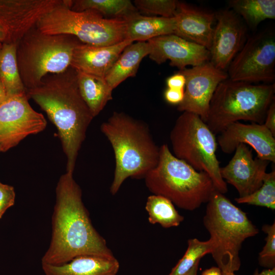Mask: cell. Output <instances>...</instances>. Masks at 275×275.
<instances>
[{
	"label": "cell",
	"instance_id": "1",
	"mask_svg": "<svg viewBox=\"0 0 275 275\" xmlns=\"http://www.w3.org/2000/svg\"><path fill=\"white\" fill-rule=\"evenodd\" d=\"M56 194L50 242L41 264L61 265L84 255L114 256L92 225L73 173L60 177Z\"/></svg>",
	"mask_w": 275,
	"mask_h": 275
},
{
	"label": "cell",
	"instance_id": "2",
	"mask_svg": "<svg viewBox=\"0 0 275 275\" xmlns=\"http://www.w3.org/2000/svg\"><path fill=\"white\" fill-rule=\"evenodd\" d=\"M56 126L67 159L66 172L73 173L79 150L94 118L82 98L76 71L70 66L65 71L45 76L41 84L26 90Z\"/></svg>",
	"mask_w": 275,
	"mask_h": 275
},
{
	"label": "cell",
	"instance_id": "3",
	"mask_svg": "<svg viewBox=\"0 0 275 275\" xmlns=\"http://www.w3.org/2000/svg\"><path fill=\"white\" fill-rule=\"evenodd\" d=\"M100 129L114 152L115 169L110 192L115 195L126 179L144 178L157 165L160 147L147 124L123 112H114Z\"/></svg>",
	"mask_w": 275,
	"mask_h": 275
},
{
	"label": "cell",
	"instance_id": "4",
	"mask_svg": "<svg viewBox=\"0 0 275 275\" xmlns=\"http://www.w3.org/2000/svg\"><path fill=\"white\" fill-rule=\"evenodd\" d=\"M203 225L212 242L210 253L223 273L239 269V251L244 240L258 234L259 229L246 213L216 189L207 203Z\"/></svg>",
	"mask_w": 275,
	"mask_h": 275
},
{
	"label": "cell",
	"instance_id": "5",
	"mask_svg": "<svg viewBox=\"0 0 275 275\" xmlns=\"http://www.w3.org/2000/svg\"><path fill=\"white\" fill-rule=\"evenodd\" d=\"M144 178L153 195L163 196L179 208L189 211L207 203L216 189L206 173L198 171L177 158L167 144L160 147L157 165Z\"/></svg>",
	"mask_w": 275,
	"mask_h": 275
},
{
	"label": "cell",
	"instance_id": "6",
	"mask_svg": "<svg viewBox=\"0 0 275 275\" xmlns=\"http://www.w3.org/2000/svg\"><path fill=\"white\" fill-rule=\"evenodd\" d=\"M274 93V83L255 84L228 78L217 87L205 123L214 134L241 120L263 124Z\"/></svg>",
	"mask_w": 275,
	"mask_h": 275
},
{
	"label": "cell",
	"instance_id": "7",
	"mask_svg": "<svg viewBox=\"0 0 275 275\" xmlns=\"http://www.w3.org/2000/svg\"><path fill=\"white\" fill-rule=\"evenodd\" d=\"M81 42L68 34H47L36 26L17 44L16 57L20 75L26 90L39 85L48 74L65 71L70 66L73 51Z\"/></svg>",
	"mask_w": 275,
	"mask_h": 275
},
{
	"label": "cell",
	"instance_id": "8",
	"mask_svg": "<svg viewBox=\"0 0 275 275\" xmlns=\"http://www.w3.org/2000/svg\"><path fill=\"white\" fill-rule=\"evenodd\" d=\"M72 0H64L43 16L36 24L47 34H68L81 43L108 46L127 39L125 21L122 18H105L94 10L75 11L70 9Z\"/></svg>",
	"mask_w": 275,
	"mask_h": 275
},
{
	"label": "cell",
	"instance_id": "9",
	"mask_svg": "<svg viewBox=\"0 0 275 275\" xmlns=\"http://www.w3.org/2000/svg\"><path fill=\"white\" fill-rule=\"evenodd\" d=\"M170 139L175 156L196 170L206 173L220 193L228 191L220 173L215 134L198 115L182 112L170 132Z\"/></svg>",
	"mask_w": 275,
	"mask_h": 275
},
{
	"label": "cell",
	"instance_id": "10",
	"mask_svg": "<svg viewBox=\"0 0 275 275\" xmlns=\"http://www.w3.org/2000/svg\"><path fill=\"white\" fill-rule=\"evenodd\" d=\"M228 69L232 81L272 84L275 79V38L265 31L248 38Z\"/></svg>",
	"mask_w": 275,
	"mask_h": 275
},
{
	"label": "cell",
	"instance_id": "11",
	"mask_svg": "<svg viewBox=\"0 0 275 275\" xmlns=\"http://www.w3.org/2000/svg\"><path fill=\"white\" fill-rule=\"evenodd\" d=\"M47 122L31 106L26 92L7 97L0 104V150L5 152L28 136L42 131Z\"/></svg>",
	"mask_w": 275,
	"mask_h": 275
},
{
	"label": "cell",
	"instance_id": "12",
	"mask_svg": "<svg viewBox=\"0 0 275 275\" xmlns=\"http://www.w3.org/2000/svg\"><path fill=\"white\" fill-rule=\"evenodd\" d=\"M179 72L185 76L186 83L184 98L177 109L195 114L206 122L213 95L219 84L228 78L227 73L209 61Z\"/></svg>",
	"mask_w": 275,
	"mask_h": 275
},
{
	"label": "cell",
	"instance_id": "13",
	"mask_svg": "<svg viewBox=\"0 0 275 275\" xmlns=\"http://www.w3.org/2000/svg\"><path fill=\"white\" fill-rule=\"evenodd\" d=\"M64 0H0V25L6 34L4 43H16L45 14Z\"/></svg>",
	"mask_w": 275,
	"mask_h": 275
},
{
	"label": "cell",
	"instance_id": "14",
	"mask_svg": "<svg viewBox=\"0 0 275 275\" xmlns=\"http://www.w3.org/2000/svg\"><path fill=\"white\" fill-rule=\"evenodd\" d=\"M215 18L216 24L213 28L209 62L225 71L245 42L246 29L231 9L219 11Z\"/></svg>",
	"mask_w": 275,
	"mask_h": 275
},
{
	"label": "cell",
	"instance_id": "15",
	"mask_svg": "<svg viewBox=\"0 0 275 275\" xmlns=\"http://www.w3.org/2000/svg\"><path fill=\"white\" fill-rule=\"evenodd\" d=\"M229 163L221 167L220 173L226 182L233 185L239 197L250 195L263 184L269 161L256 157L246 145L240 144Z\"/></svg>",
	"mask_w": 275,
	"mask_h": 275
},
{
	"label": "cell",
	"instance_id": "16",
	"mask_svg": "<svg viewBox=\"0 0 275 275\" xmlns=\"http://www.w3.org/2000/svg\"><path fill=\"white\" fill-rule=\"evenodd\" d=\"M274 137L263 124L236 122L219 133L217 143L226 154L234 152L240 144L249 145L257 154V157L274 163Z\"/></svg>",
	"mask_w": 275,
	"mask_h": 275
},
{
	"label": "cell",
	"instance_id": "17",
	"mask_svg": "<svg viewBox=\"0 0 275 275\" xmlns=\"http://www.w3.org/2000/svg\"><path fill=\"white\" fill-rule=\"evenodd\" d=\"M147 42L151 47L149 58L158 64L169 60L171 66L180 70L210 60V52L206 48L175 34L157 37Z\"/></svg>",
	"mask_w": 275,
	"mask_h": 275
},
{
	"label": "cell",
	"instance_id": "18",
	"mask_svg": "<svg viewBox=\"0 0 275 275\" xmlns=\"http://www.w3.org/2000/svg\"><path fill=\"white\" fill-rule=\"evenodd\" d=\"M133 42L126 39L108 46L81 43L73 51L70 67L76 71L105 78L123 50Z\"/></svg>",
	"mask_w": 275,
	"mask_h": 275
},
{
	"label": "cell",
	"instance_id": "19",
	"mask_svg": "<svg viewBox=\"0 0 275 275\" xmlns=\"http://www.w3.org/2000/svg\"><path fill=\"white\" fill-rule=\"evenodd\" d=\"M174 17L175 35L204 46L209 51L214 13L178 2Z\"/></svg>",
	"mask_w": 275,
	"mask_h": 275
},
{
	"label": "cell",
	"instance_id": "20",
	"mask_svg": "<svg viewBox=\"0 0 275 275\" xmlns=\"http://www.w3.org/2000/svg\"><path fill=\"white\" fill-rule=\"evenodd\" d=\"M119 268L115 256L84 255L61 265L42 264L45 275H117Z\"/></svg>",
	"mask_w": 275,
	"mask_h": 275
},
{
	"label": "cell",
	"instance_id": "21",
	"mask_svg": "<svg viewBox=\"0 0 275 275\" xmlns=\"http://www.w3.org/2000/svg\"><path fill=\"white\" fill-rule=\"evenodd\" d=\"M126 39L148 41L161 36L174 34L175 20L173 17L142 15L140 12L124 18Z\"/></svg>",
	"mask_w": 275,
	"mask_h": 275
},
{
	"label": "cell",
	"instance_id": "22",
	"mask_svg": "<svg viewBox=\"0 0 275 275\" xmlns=\"http://www.w3.org/2000/svg\"><path fill=\"white\" fill-rule=\"evenodd\" d=\"M150 51L147 41H138L128 45L105 76L111 88L114 90L128 77L134 76L143 59Z\"/></svg>",
	"mask_w": 275,
	"mask_h": 275
},
{
	"label": "cell",
	"instance_id": "23",
	"mask_svg": "<svg viewBox=\"0 0 275 275\" xmlns=\"http://www.w3.org/2000/svg\"><path fill=\"white\" fill-rule=\"evenodd\" d=\"M80 95L93 117L97 116L113 99V89L104 78L76 71Z\"/></svg>",
	"mask_w": 275,
	"mask_h": 275
},
{
	"label": "cell",
	"instance_id": "24",
	"mask_svg": "<svg viewBox=\"0 0 275 275\" xmlns=\"http://www.w3.org/2000/svg\"><path fill=\"white\" fill-rule=\"evenodd\" d=\"M17 44L3 43L0 50V81L7 97L26 92L17 62Z\"/></svg>",
	"mask_w": 275,
	"mask_h": 275
},
{
	"label": "cell",
	"instance_id": "25",
	"mask_svg": "<svg viewBox=\"0 0 275 275\" xmlns=\"http://www.w3.org/2000/svg\"><path fill=\"white\" fill-rule=\"evenodd\" d=\"M229 5L251 28L257 27L266 19L275 18L274 0H231Z\"/></svg>",
	"mask_w": 275,
	"mask_h": 275
},
{
	"label": "cell",
	"instance_id": "26",
	"mask_svg": "<svg viewBox=\"0 0 275 275\" xmlns=\"http://www.w3.org/2000/svg\"><path fill=\"white\" fill-rule=\"evenodd\" d=\"M70 9L75 11L94 10L109 18H122L140 12L129 0H72Z\"/></svg>",
	"mask_w": 275,
	"mask_h": 275
},
{
	"label": "cell",
	"instance_id": "27",
	"mask_svg": "<svg viewBox=\"0 0 275 275\" xmlns=\"http://www.w3.org/2000/svg\"><path fill=\"white\" fill-rule=\"evenodd\" d=\"M145 209L148 214L149 223L159 224L164 228L177 227L184 221V217L178 213L173 203L160 195L149 196Z\"/></svg>",
	"mask_w": 275,
	"mask_h": 275
},
{
	"label": "cell",
	"instance_id": "28",
	"mask_svg": "<svg viewBox=\"0 0 275 275\" xmlns=\"http://www.w3.org/2000/svg\"><path fill=\"white\" fill-rule=\"evenodd\" d=\"M212 251V242L209 239L200 241L197 238L187 241V248L177 264L168 275H184L201 258Z\"/></svg>",
	"mask_w": 275,
	"mask_h": 275
},
{
	"label": "cell",
	"instance_id": "29",
	"mask_svg": "<svg viewBox=\"0 0 275 275\" xmlns=\"http://www.w3.org/2000/svg\"><path fill=\"white\" fill-rule=\"evenodd\" d=\"M235 201L238 204L266 207L275 209V171L266 173L261 186L252 194L243 197H238Z\"/></svg>",
	"mask_w": 275,
	"mask_h": 275
},
{
	"label": "cell",
	"instance_id": "30",
	"mask_svg": "<svg viewBox=\"0 0 275 275\" xmlns=\"http://www.w3.org/2000/svg\"><path fill=\"white\" fill-rule=\"evenodd\" d=\"M135 7L148 14L164 17L174 16L178 1L175 0H135Z\"/></svg>",
	"mask_w": 275,
	"mask_h": 275
},
{
	"label": "cell",
	"instance_id": "31",
	"mask_svg": "<svg viewBox=\"0 0 275 275\" xmlns=\"http://www.w3.org/2000/svg\"><path fill=\"white\" fill-rule=\"evenodd\" d=\"M262 230L267 234L265 244L259 253L258 261L260 266L266 269L275 268V223L265 224Z\"/></svg>",
	"mask_w": 275,
	"mask_h": 275
},
{
	"label": "cell",
	"instance_id": "32",
	"mask_svg": "<svg viewBox=\"0 0 275 275\" xmlns=\"http://www.w3.org/2000/svg\"><path fill=\"white\" fill-rule=\"evenodd\" d=\"M15 200L14 187L0 182V219L6 210L14 205Z\"/></svg>",
	"mask_w": 275,
	"mask_h": 275
},
{
	"label": "cell",
	"instance_id": "33",
	"mask_svg": "<svg viewBox=\"0 0 275 275\" xmlns=\"http://www.w3.org/2000/svg\"><path fill=\"white\" fill-rule=\"evenodd\" d=\"M168 88L184 90L186 79L180 72L170 76L166 80Z\"/></svg>",
	"mask_w": 275,
	"mask_h": 275
},
{
	"label": "cell",
	"instance_id": "34",
	"mask_svg": "<svg viewBox=\"0 0 275 275\" xmlns=\"http://www.w3.org/2000/svg\"><path fill=\"white\" fill-rule=\"evenodd\" d=\"M184 90L167 88L164 93L165 100L171 104H179L184 98Z\"/></svg>",
	"mask_w": 275,
	"mask_h": 275
},
{
	"label": "cell",
	"instance_id": "35",
	"mask_svg": "<svg viewBox=\"0 0 275 275\" xmlns=\"http://www.w3.org/2000/svg\"><path fill=\"white\" fill-rule=\"evenodd\" d=\"M263 124L275 136V100L271 103L267 112Z\"/></svg>",
	"mask_w": 275,
	"mask_h": 275
},
{
	"label": "cell",
	"instance_id": "36",
	"mask_svg": "<svg viewBox=\"0 0 275 275\" xmlns=\"http://www.w3.org/2000/svg\"><path fill=\"white\" fill-rule=\"evenodd\" d=\"M202 275H224L221 269L215 266L211 267L205 270Z\"/></svg>",
	"mask_w": 275,
	"mask_h": 275
},
{
	"label": "cell",
	"instance_id": "37",
	"mask_svg": "<svg viewBox=\"0 0 275 275\" xmlns=\"http://www.w3.org/2000/svg\"><path fill=\"white\" fill-rule=\"evenodd\" d=\"M254 275H275V268L272 269H265L261 272L256 269Z\"/></svg>",
	"mask_w": 275,
	"mask_h": 275
},
{
	"label": "cell",
	"instance_id": "38",
	"mask_svg": "<svg viewBox=\"0 0 275 275\" xmlns=\"http://www.w3.org/2000/svg\"><path fill=\"white\" fill-rule=\"evenodd\" d=\"M7 97V95L5 89L0 81V104L5 100Z\"/></svg>",
	"mask_w": 275,
	"mask_h": 275
},
{
	"label": "cell",
	"instance_id": "39",
	"mask_svg": "<svg viewBox=\"0 0 275 275\" xmlns=\"http://www.w3.org/2000/svg\"><path fill=\"white\" fill-rule=\"evenodd\" d=\"M200 261V260L198 261L195 265L184 275H197Z\"/></svg>",
	"mask_w": 275,
	"mask_h": 275
},
{
	"label": "cell",
	"instance_id": "40",
	"mask_svg": "<svg viewBox=\"0 0 275 275\" xmlns=\"http://www.w3.org/2000/svg\"><path fill=\"white\" fill-rule=\"evenodd\" d=\"M6 34L3 28L0 25V42L4 43L6 41Z\"/></svg>",
	"mask_w": 275,
	"mask_h": 275
},
{
	"label": "cell",
	"instance_id": "41",
	"mask_svg": "<svg viewBox=\"0 0 275 275\" xmlns=\"http://www.w3.org/2000/svg\"><path fill=\"white\" fill-rule=\"evenodd\" d=\"M224 275H236L234 273H224Z\"/></svg>",
	"mask_w": 275,
	"mask_h": 275
},
{
	"label": "cell",
	"instance_id": "42",
	"mask_svg": "<svg viewBox=\"0 0 275 275\" xmlns=\"http://www.w3.org/2000/svg\"><path fill=\"white\" fill-rule=\"evenodd\" d=\"M2 44H3V43L0 42V50H1V48H2Z\"/></svg>",
	"mask_w": 275,
	"mask_h": 275
},
{
	"label": "cell",
	"instance_id": "43",
	"mask_svg": "<svg viewBox=\"0 0 275 275\" xmlns=\"http://www.w3.org/2000/svg\"><path fill=\"white\" fill-rule=\"evenodd\" d=\"M0 152H1V150H0Z\"/></svg>",
	"mask_w": 275,
	"mask_h": 275
}]
</instances>
